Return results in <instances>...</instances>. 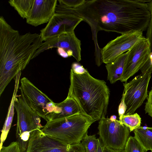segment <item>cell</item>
Here are the masks:
<instances>
[{
  "instance_id": "3957f363",
  "label": "cell",
  "mask_w": 152,
  "mask_h": 152,
  "mask_svg": "<svg viewBox=\"0 0 152 152\" xmlns=\"http://www.w3.org/2000/svg\"><path fill=\"white\" fill-rule=\"evenodd\" d=\"M67 97L74 99L83 115L94 122L105 117L110 91L104 81L92 77L87 71L77 74L71 69Z\"/></svg>"
},
{
  "instance_id": "ba28073f",
  "label": "cell",
  "mask_w": 152,
  "mask_h": 152,
  "mask_svg": "<svg viewBox=\"0 0 152 152\" xmlns=\"http://www.w3.org/2000/svg\"><path fill=\"white\" fill-rule=\"evenodd\" d=\"M25 152H85L81 142L70 144L35 130L30 138Z\"/></svg>"
},
{
  "instance_id": "7c38bea8",
  "label": "cell",
  "mask_w": 152,
  "mask_h": 152,
  "mask_svg": "<svg viewBox=\"0 0 152 152\" xmlns=\"http://www.w3.org/2000/svg\"><path fill=\"white\" fill-rule=\"evenodd\" d=\"M145 38L142 32L136 31L121 34L111 40L101 48L102 63L106 64L113 61Z\"/></svg>"
},
{
  "instance_id": "ffe728a7",
  "label": "cell",
  "mask_w": 152,
  "mask_h": 152,
  "mask_svg": "<svg viewBox=\"0 0 152 152\" xmlns=\"http://www.w3.org/2000/svg\"><path fill=\"white\" fill-rule=\"evenodd\" d=\"M119 120L129 129L130 132L140 126L141 124V118L137 113L124 115Z\"/></svg>"
},
{
  "instance_id": "7a4b0ae2",
  "label": "cell",
  "mask_w": 152,
  "mask_h": 152,
  "mask_svg": "<svg viewBox=\"0 0 152 152\" xmlns=\"http://www.w3.org/2000/svg\"><path fill=\"white\" fill-rule=\"evenodd\" d=\"M43 42L40 34L20 35L0 16V96L11 80L32 59Z\"/></svg>"
},
{
  "instance_id": "30bf717a",
  "label": "cell",
  "mask_w": 152,
  "mask_h": 152,
  "mask_svg": "<svg viewBox=\"0 0 152 152\" xmlns=\"http://www.w3.org/2000/svg\"><path fill=\"white\" fill-rule=\"evenodd\" d=\"M151 73H141L128 83L123 84L124 102L127 107L124 115L134 113L148 96V87Z\"/></svg>"
},
{
  "instance_id": "cb8c5ba5",
  "label": "cell",
  "mask_w": 152,
  "mask_h": 152,
  "mask_svg": "<svg viewBox=\"0 0 152 152\" xmlns=\"http://www.w3.org/2000/svg\"><path fill=\"white\" fill-rule=\"evenodd\" d=\"M0 152H22L18 142H12L7 146H2L0 148Z\"/></svg>"
},
{
  "instance_id": "e0dca14e",
  "label": "cell",
  "mask_w": 152,
  "mask_h": 152,
  "mask_svg": "<svg viewBox=\"0 0 152 152\" xmlns=\"http://www.w3.org/2000/svg\"><path fill=\"white\" fill-rule=\"evenodd\" d=\"M20 76L17 75L15 77V88L12 98L10 104L7 117L4 124L0 139V148L6 139L10 129L14 114V100L16 96L19 88V80Z\"/></svg>"
},
{
  "instance_id": "6da1fadb",
  "label": "cell",
  "mask_w": 152,
  "mask_h": 152,
  "mask_svg": "<svg viewBox=\"0 0 152 152\" xmlns=\"http://www.w3.org/2000/svg\"><path fill=\"white\" fill-rule=\"evenodd\" d=\"M148 1L83 0L69 8L90 26L94 46L95 61H102L97 34L100 31L121 34L147 30L150 19Z\"/></svg>"
},
{
  "instance_id": "9a60e30c",
  "label": "cell",
  "mask_w": 152,
  "mask_h": 152,
  "mask_svg": "<svg viewBox=\"0 0 152 152\" xmlns=\"http://www.w3.org/2000/svg\"><path fill=\"white\" fill-rule=\"evenodd\" d=\"M55 105L53 111L49 115L48 121L68 117L81 113L77 102L70 97L67 96L63 101L56 103Z\"/></svg>"
},
{
  "instance_id": "d6986e66",
  "label": "cell",
  "mask_w": 152,
  "mask_h": 152,
  "mask_svg": "<svg viewBox=\"0 0 152 152\" xmlns=\"http://www.w3.org/2000/svg\"><path fill=\"white\" fill-rule=\"evenodd\" d=\"M34 0H10V5L23 18L26 19Z\"/></svg>"
},
{
  "instance_id": "d6a6232c",
  "label": "cell",
  "mask_w": 152,
  "mask_h": 152,
  "mask_svg": "<svg viewBox=\"0 0 152 152\" xmlns=\"http://www.w3.org/2000/svg\"><path fill=\"white\" fill-rule=\"evenodd\" d=\"M151 152H152V151H151Z\"/></svg>"
},
{
  "instance_id": "4fadbf2b",
  "label": "cell",
  "mask_w": 152,
  "mask_h": 152,
  "mask_svg": "<svg viewBox=\"0 0 152 152\" xmlns=\"http://www.w3.org/2000/svg\"><path fill=\"white\" fill-rule=\"evenodd\" d=\"M81 41L76 36L74 31L64 33L45 41L36 52L32 59L46 50L60 48L65 50L69 57L72 56L79 62L81 59Z\"/></svg>"
},
{
  "instance_id": "44dd1931",
  "label": "cell",
  "mask_w": 152,
  "mask_h": 152,
  "mask_svg": "<svg viewBox=\"0 0 152 152\" xmlns=\"http://www.w3.org/2000/svg\"><path fill=\"white\" fill-rule=\"evenodd\" d=\"M81 141L85 152H97L98 138H96L95 135H88L87 133L83 138Z\"/></svg>"
},
{
  "instance_id": "d4e9b609",
  "label": "cell",
  "mask_w": 152,
  "mask_h": 152,
  "mask_svg": "<svg viewBox=\"0 0 152 152\" xmlns=\"http://www.w3.org/2000/svg\"><path fill=\"white\" fill-rule=\"evenodd\" d=\"M145 110L146 113L152 118V87L149 92L147 101L145 103Z\"/></svg>"
},
{
  "instance_id": "ac0fdd59",
  "label": "cell",
  "mask_w": 152,
  "mask_h": 152,
  "mask_svg": "<svg viewBox=\"0 0 152 152\" xmlns=\"http://www.w3.org/2000/svg\"><path fill=\"white\" fill-rule=\"evenodd\" d=\"M134 137L147 152H152V127L140 126L134 131Z\"/></svg>"
},
{
  "instance_id": "484cf974",
  "label": "cell",
  "mask_w": 152,
  "mask_h": 152,
  "mask_svg": "<svg viewBox=\"0 0 152 152\" xmlns=\"http://www.w3.org/2000/svg\"><path fill=\"white\" fill-rule=\"evenodd\" d=\"M59 3L69 7L74 8L80 4L83 0H58Z\"/></svg>"
},
{
  "instance_id": "5bb4252c",
  "label": "cell",
  "mask_w": 152,
  "mask_h": 152,
  "mask_svg": "<svg viewBox=\"0 0 152 152\" xmlns=\"http://www.w3.org/2000/svg\"><path fill=\"white\" fill-rule=\"evenodd\" d=\"M57 0H34L26 18V23L34 26L48 23L55 13Z\"/></svg>"
},
{
  "instance_id": "8fae6325",
  "label": "cell",
  "mask_w": 152,
  "mask_h": 152,
  "mask_svg": "<svg viewBox=\"0 0 152 152\" xmlns=\"http://www.w3.org/2000/svg\"><path fill=\"white\" fill-rule=\"evenodd\" d=\"M127 52L124 72L120 80L125 83L140 70L148 59L151 52L149 40L145 37Z\"/></svg>"
},
{
  "instance_id": "277c9868",
  "label": "cell",
  "mask_w": 152,
  "mask_h": 152,
  "mask_svg": "<svg viewBox=\"0 0 152 152\" xmlns=\"http://www.w3.org/2000/svg\"><path fill=\"white\" fill-rule=\"evenodd\" d=\"M94 122L81 113L49 121L41 129L45 134L70 144L81 143Z\"/></svg>"
},
{
  "instance_id": "7402d4cb",
  "label": "cell",
  "mask_w": 152,
  "mask_h": 152,
  "mask_svg": "<svg viewBox=\"0 0 152 152\" xmlns=\"http://www.w3.org/2000/svg\"><path fill=\"white\" fill-rule=\"evenodd\" d=\"M124 150L125 152H147L135 137L132 136L129 137Z\"/></svg>"
},
{
  "instance_id": "2e32d148",
  "label": "cell",
  "mask_w": 152,
  "mask_h": 152,
  "mask_svg": "<svg viewBox=\"0 0 152 152\" xmlns=\"http://www.w3.org/2000/svg\"><path fill=\"white\" fill-rule=\"evenodd\" d=\"M127 52L118 57L113 61L106 64L107 71V79L113 84L120 80L123 74Z\"/></svg>"
},
{
  "instance_id": "603a6c76",
  "label": "cell",
  "mask_w": 152,
  "mask_h": 152,
  "mask_svg": "<svg viewBox=\"0 0 152 152\" xmlns=\"http://www.w3.org/2000/svg\"><path fill=\"white\" fill-rule=\"evenodd\" d=\"M147 4L150 13V19L146 30V38L148 39L149 41L151 53H152V0H148Z\"/></svg>"
},
{
  "instance_id": "f546056e",
  "label": "cell",
  "mask_w": 152,
  "mask_h": 152,
  "mask_svg": "<svg viewBox=\"0 0 152 152\" xmlns=\"http://www.w3.org/2000/svg\"><path fill=\"white\" fill-rule=\"evenodd\" d=\"M103 152H125L124 150H116L107 147L104 145Z\"/></svg>"
},
{
  "instance_id": "4316f807",
  "label": "cell",
  "mask_w": 152,
  "mask_h": 152,
  "mask_svg": "<svg viewBox=\"0 0 152 152\" xmlns=\"http://www.w3.org/2000/svg\"><path fill=\"white\" fill-rule=\"evenodd\" d=\"M73 71L77 74H82L86 72L88 70L83 66L77 62H73L71 65V69Z\"/></svg>"
},
{
  "instance_id": "52a82bcc",
  "label": "cell",
  "mask_w": 152,
  "mask_h": 152,
  "mask_svg": "<svg viewBox=\"0 0 152 152\" xmlns=\"http://www.w3.org/2000/svg\"><path fill=\"white\" fill-rule=\"evenodd\" d=\"M20 94L29 107L47 122L54 111L55 103L26 77L20 81Z\"/></svg>"
},
{
  "instance_id": "9c48e42d",
  "label": "cell",
  "mask_w": 152,
  "mask_h": 152,
  "mask_svg": "<svg viewBox=\"0 0 152 152\" xmlns=\"http://www.w3.org/2000/svg\"><path fill=\"white\" fill-rule=\"evenodd\" d=\"M98 134L104 145L116 150L124 149L129 137V129L119 120L103 117L99 122Z\"/></svg>"
},
{
  "instance_id": "83f0119b",
  "label": "cell",
  "mask_w": 152,
  "mask_h": 152,
  "mask_svg": "<svg viewBox=\"0 0 152 152\" xmlns=\"http://www.w3.org/2000/svg\"><path fill=\"white\" fill-rule=\"evenodd\" d=\"M127 107L124 102V95L123 94L121 102L119 105L118 113L119 115V119L124 115L126 110Z\"/></svg>"
},
{
  "instance_id": "1f68e13d",
  "label": "cell",
  "mask_w": 152,
  "mask_h": 152,
  "mask_svg": "<svg viewBox=\"0 0 152 152\" xmlns=\"http://www.w3.org/2000/svg\"><path fill=\"white\" fill-rule=\"evenodd\" d=\"M110 118L112 121H115L116 120V116L115 115H112Z\"/></svg>"
},
{
  "instance_id": "5b68a950",
  "label": "cell",
  "mask_w": 152,
  "mask_h": 152,
  "mask_svg": "<svg viewBox=\"0 0 152 152\" xmlns=\"http://www.w3.org/2000/svg\"><path fill=\"white\" fill-rule=\"evenodd\" d=\"M15 97V108L17 113L16 137L22 152H25L34 131L41 129V117L27 104L20 94Z\"/></svg>"
},
{
  "instance_id": "4dcf8cb0",
  "label": "cell",
  "mask_w": 152,
  "mask_h": 152,
  "mask_svg": "<svg viewBox=\"0 0 152 152\" xmlns=\"http://www.w3.org/2000/svg\"><path fill=\"white\" fill-rule=\"evenodd\" d=\"M104 145L100 138H98V143L97 152H103Z\"/></svg>"
},
{
  "instance_id": "f1b7e54d",
  "label": "cell",
  "mask_w": 152,
  "mask_h": 152,
  "mask_svg": "<svg viewBox=\"0 0 152 152\" xmlns=\"http://www.w3.org/2000/svg\"><path fill=\"white\" fill-rule=\"evenodd\" d=\"M57 52L59 55L64 58H67L69 57L67 52L62 48H57Z\"/></svg>"
},
{
  "instance_id": "8992f818",
  "label": "cell",
  "mask_w": 152,
  "mask_h": 152,
  "mask_svg": "<svg viewBox=\"0 0 152 152\" xmlns=\"http://www.w3.org/2000/svg\"><path fill=\"white\" fill-rule=\"evenodd\" d=\"M83 20L69 8L58 4L55 13L40 34L43 41L64 33L74 31Z\"/></svg>"
}]
</instances>
